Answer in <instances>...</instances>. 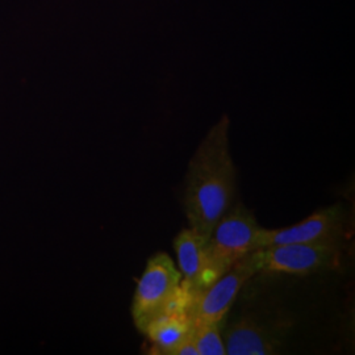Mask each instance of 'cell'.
Returning <instances> with one entry per match:
<instances>
[{"mask_svg": "<svg viewBox=\"0 0 355 355\" xmlns=\"http://www.w3.org/2000/svg\"><path fill=\"white\" fill-rule=\"evenodd\" d=\"M261 228L253 212L242 204L229 208L205 243L203 291L245 255L257 250Z\"/></svg>", "mask_w": 355, "mask_h": 355, "instance_id": "obj_3", "label": "cell"}, {"mask_svg": "<svg viewBox=\"0 0 355 355\" xmlns=\"http://www.w3.org/2000/svg\"><path fill=\"white\" fill-rule=\"evenodd\" d=\"M343 245L336 243H287L258 249L259 274L309 275L338 268Z\"/></svg>", "mask_w": 355, "mask_h": 355, "instance_id": "obj_4", "label": "cell"}, {"mask_svg": "<svg viewBox=\"0 0 355 355\" xmlns=\"http://www.w3.org/2000/svg\"><path fill=\"white\" fill-rule=\"evenodd\" d=\"M170 355H199L193 340H192V336L186 338L183 343H179Z\"/></svg>", "mask_w": 355, "mask_h": 355, "instance_id": "obj_11", "label": "cell"}, {"mask_svg": "<svg viewBox=\"0 0 355 355\" xmlns=\"http://www.w3.org/2000/svg\"><path fill=\"white\" fill-rule=\"evenodd\" d=\"M346 220L341 204L321 208L303 221L282 229L261 228L257 250L287 243H336L346 239Z\"/></svg>", "mask_w": 355, "mask_h": 355, "instance_id": "obj_5", "label": "cell"}, {"mask_svg": "<svg viewBox=\"0 0 355 355\" xmlns=\"http://www.w3.org/2000/svg\"><path fill=\"white\" fill-rule=\"evenodd\" d=\"M192 340L199 355H225V343L220 333V324H195Z\"/></svg>", "mask_w": 355, "mask_h": 355, "instance_id": "obj_10", "label": "cell"}, {"mask_svg": "<svg viewBox=\"0 0 355 355\" xmlns=\"http://www.w3.org/2000/svg\"><path fill=\"white\" fill-rule=\"evenodd\" d=\"M207 240L191 228L182 229L174 240L182 283L196 296L203 292Z\"/></svg>", "mask_w": 355, "mask_h": 355, "instance_id": "obj_8", "label": "cell"}, {"mask_svg": "<svg viewBox=\"0 0 355 355\" xmlns=\"http://www.w3.org/2000/svg\"><path fill=\"white\" fill-rule=\"evenodd\" d=\"M259 274L257 250L245 255L215 283L198 295L192 305L193 324H221L245 283Z\"/></svg>", "mask_w": 355, "mask_h": 355, "instance_id": "obj_6", "label": "cell"}, {"mask_svg": "<svg viewBox=\"0 0 355 355\" xmlns=\"http://www.w3.org/2000/svg\"><path fill=\"white\" fill-rule=\"evenodd\" d=\"M196 295L182 283V274L168 254L148 259L132 302L136 328L145 333L153 320L168 311H191Z\"/></svg>", "mask_w": 355, "mask_h": 355, "instance_id": "obj_2", "label": "cell"}, {"mask_svg": "<svg viewBox=\"0 0 355 355\" xmlns=\"http://www.w3.org/2000/svg\"><path fill=\"white\" fill-rule=\"evenodd\" d=\"M224 343L229 355H271L282 349L277 329L253 315H243L234 321L227 330Z\"/></svg>", "mask_w": 355, "mask_h": 355, "instance_id": "obj_7", "label": "cell"}, {"mask_svg": "<svg viewBox=\"0 0 355 355\" xmlns=\"http://www.w3.org/2000/svg\"><path fill=\"white\" fill-rule=\"evenodd\" d=\"M193 327L191 311H168L153 320L144 334L153 343V354L170 355L192 336Z\"/></svg>", "mask_w": 355, "mask_h": 355, "instance_id": "obj_9", "label": "cell"}, {"mask_svg": "<svg viewBox=\"0 0 355 355\" xmlns=\"http://www.w3.org/2000/svg\"><path fill=\"white\" fill-rule=\"evenodd\" d=\"M229 120L212 128L191 158L184 189L190 228L205 240L227 214L236 193V167L229 150Z\"/></svg>", "mask_w": 355, "mask_h": 355, "instance_id": "obj_1", "label": "cell"}]
</instances>
